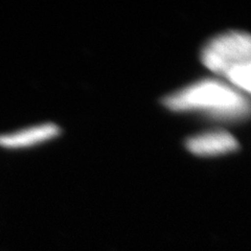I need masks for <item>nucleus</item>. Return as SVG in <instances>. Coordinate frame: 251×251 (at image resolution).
Returning <instances> with one entry per match:
<instances>
[{"label": "nucleus", "mask_w": 251, "mask_h": 251, "mask_svg": "<svg viewBox=\"0 0 251 251\" xmlns=\"http://www.w3.org/2000/svg\"><path fill=\"white\" fill-rule=\"evenodd\" d=\"M162 104L172 112L197 114L223 124L242 123L250 113L247 93L216 77L186 85L168 94Z\"/></svg>", "instance_id": "1"}, {"label": "nucleus", "mask_w": 251, "mask_h": 251, "mask_svg": "<svg viewBox=\"0 0 251 251\" xmlns=\"http://www.w3.org/2000/svg\"><path fill=\"white\" fill-rule=\"evenodd\" d=\"M251 39L248 33L229 30L202 47L201 62L209 72L244 93L250 92Z\"/></svg>", "instance_id": "2"}, {"label": "nucleus", "mask_w": 251, "mask_h": 251, "mask_svg": "<svg viewBox=\"0 0 251 251\" xmlns=\"http://www.w3.org/2000/svg\"><path fill=\"white\" fill-rule=\"evenodd\" d=\"M187 151L198 157H217L238 151L240 144L231 133L213 129L192 135L185 140Z\"/></svg>", "instance_id": "3"}, {"label": "nucleus", "mask_w": 251, "mask_h": 251, "mask_svg": "<svg viewBox=\"0 0 251 251\" xmlns=\"http://www.w3.org/2000/svg\"><path fill=\"white\" fill-rule=\"evenodd\" d=\"M61 134L58 125L44 123L5 134H0V147L4 149H26L42 145Z\"/></svg>", "instance_id": "4"}]
</instances>
